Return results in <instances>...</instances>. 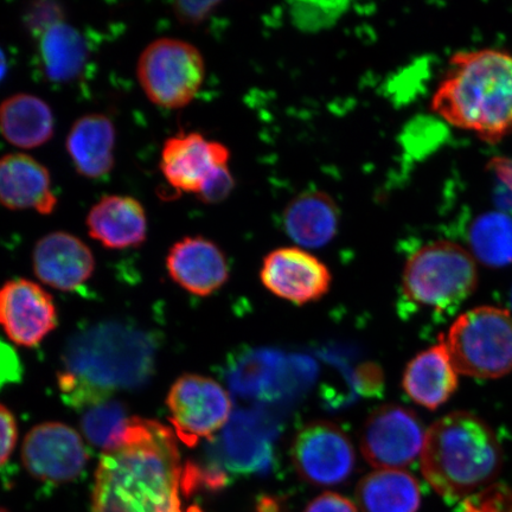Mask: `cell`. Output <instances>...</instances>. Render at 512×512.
Wrapping results in <instances>:
<instances>
[{
    "label": "cell",
    "mask_w": 512,
    "mask_h": 512,
    "mask_svg": "<svg viewBox=\"0 0 512 512\" xmlns=\"http://www.w3.org/2000/svg\"><path fill=\"white\" fill-rule=\"evenodd\" d=\"M182 480L174 433L132 416L124 444L100 460L92 512H182Z\"/></svg>",
    "instance_id": "cell-1"
},
{
    "label": "cell",
    "mask_w": 512,
    "mask_h": 512,
    "mask_svg": "<svg viewBox=\"0 0 512 512\" xmlns=\"http://www.w3.org/2000/svg\"><path fill=\"white\" fill-rule=\"evenodd\" d=\"M156 362L157 343L150 332L130 323H95L69 339L57 384L67 406L86 411L143 388Z\"/></svg>",
    "instance_id": "cell-2"
},
{
    "label": "cell",
    "mask_w": 512,
    "mask_h": 512,
    "mask_svg": "<svg viewBox=\"0 0 512 512\" xmlns=\"http://www.w3.org/2000/svg\"><path fill=\"white\" fill-rule=\"evenodd\" d=\"M431 108L446 123L495 144L512 133V53L459 51L450 60Z\"/></svg>",
    "instance_id": "cell-3"
},
{
    "label": "cell",
    "mask_w": 512,
    "mask_h": 512,
    "mask_svg": "<svg viewBox=\"0 0 512 512\" xmlns=\"http://www.w3.org/2000/svg\"><path fill=\"white\" fill-rule=\"evenodd\" d=\"M503 452L488 422L469 412L443 416L426 433L421 471L447 501H467L495 485Z\"/></svg>",
    "instance_id": "cell-4"
},
{
    "label": "cell",
    "mask_w": 512,
    "mask_h": 512,
    "mask_svg": "<svg viewBox=\"0 0 512 512\" xmlns=\"http://www.w3.org/2000/svg\"><path fill=\"white\" fill-rule=\"evenodd\" d=\"M477 261L469 249L452 241H434L408 259L402 294L416 309L451 313L477 290Z\"/></svg>",
    "instance_id": "cell-5"
},
{
    "label": "cell",
    "mask_w": 512,
    "mask_h": 512,
    "mask_svg": "<svg viewBox=\"0 0 512 512\" xmlns=\"http://www.w3.org/2000/svg\"><path fill=\"white\" fill-rule=\"evenodd\" d=\"M443 342L459 374L495 380L512 371V315L501 307L466 311Z\"/></svg>",
    "instance_id": "cell-6"
},
{
    "label": "cell",
    "mask_w": 512,
    "mask_h": 512,
    "mask_svg": "<svg viewBox=\"0 0 512 512\" xmlns=\"http://www.w3.org/2000/svg\"><path fill=\"white\" fill-rule=\"evenodd\" d=\"M230 151L197 132H182L165 140L160 171L177 191L200 197L203 202L226 198L234 189L229 169Z\"/></svg>",
    "instance_id": "cell-7"
},
{
    "label": "cell",
    "mask_w": 512,
    "mask_h": 512,
    "mask_svg": "<svg viewBox=\"0 0 512 512\" xmlns=\"http://www.w3.org/2000/svg\"><path fill=\"white\" fill-rule=\"evenodd\" d=\"M137 76L153 104L177 110L188 106L206 79V62L194 44L177 38H158L139 57Z\"/></svg>",
    "instance_id": "cell-8"
},
{
    "label": "cell",
    "mask_w": 512,
    "mask_h": 512,
    "mask_svg": "<svg viewBox=\"0 0 512 512\" xmlns=\"http://www.w3.org/2000/svg\"><path fill=\"white\" fill-rule=\"evenodd\" d=\"M166 405L177 437L191 447L219 432L232 412V401L221 384L195 374L183 375L172 384Z\"/></svg>",
    "instance_id": "cell-9"
},
{
    "label": "cell",
    "mask_w": 512,
    "mask_h": 512,
    "mask_svg": "<svg viewBox=\"0 0 512 512\" xmlns=\"http://www.w3.org/2000/svg\"><path fill=\"white\" fill-rule=\"evenodd\" d=\"M424 426L411 409L386 405L371 413L361 434L363 457L379 470L412 464L425 444Z\"/></svg>",
    "instance_id": "cell-10"
},
{
    "label": "cell",
    "mask_w": 512,
    "mask_h": 512,
    "mask_svg": "<svg viewBox=\"0 0 512 512\" xmlns=\"http://www.w3.org/2000/svg\"><path fill=\"white\" fill-rule=\"evenodd\" d=\"M292 459L307 483L331 486L344 483L354 471V446L341 428L328 421H315L297 434Z\"/></svg>",
    "instance_id": "cell-11"
},
{
    "label": "cell",
    "mask_w": 512,
    "mask_h": 512,
    "mask_svg": "<svg viewBox=\"0 0 512 512\" xmlns=\"http://www.w3.org/2000/svg\"><path fill=\"white\" fill-rule=\"evenodd\" d=\"M22 459L30 475L48 484H67L87 466L89 454L81 435L61 422H44L27 434Z\"/></svg>",
    "instance_id": "cell-12"
},
{
    "label": "cell",
    "mask_w": 512,
    "mask_h": 512,
    "mask_svg": "<svg viewBox=\"0 0 512 512\" xmlns=\"http://www.w3.org/2000/svg\"><path fill=\"white\" fill-rule=\"evenodd\" d=\"M0 326L15 344L36 347L57 326L53 297L34 281H8L0 288Z\"/></svg>",
    "instance_id": "cell-13"
},
{
    "label": "cell",
    "mask_w": 512,
    "mask_h": 512,
    "mask_svg": "<svg viewBox=\"0 0 512 512\" xmlns=\"http://www.w3.org/2000/svg\"><path fill=\"white\" fill-rule=\"evenodd\" d=\"M260 278L275 296L298 305L316 302L331 286L329 268L299 247L278 248L267 254Z\"/></svg>",
    "instance_id": "cell-14"
},
{
    "label": "cell",
    "mask_w": 512,
    "mask_h": 512,
    "mask_svg": "<svg viewBox=\"0 0 512 512\" xmlns=\"http://www.w3.org/2000/svg\"><path fill=\"white\" fill-rule=\"evenodd\" d=\"M36 277L63 292L87 283L95 270L94 255L78 236L54 232L38 240L32 252Z\"/></svg>",
    "instance_id": "cell-15"
},
{
    "label": "cell",
    "mask_w": 512,
    "mask_h": 512,
    "mask_svg": "<svg viewBox=\"0 0 512 512\" xmlns=\"http://www.w3.org/2000/svg\"><path fill=\"white\" fill-rule=\"evenodd\" d=\"M166 268L172 280L195 296L207 297L229 279L226 254L203 236H187L170 248Z\"/></svg>",
    "instance_id": "cell-16"
},
{
    "label": "cell",
    "mask_w": 512,
    "mask_h": 512,
    "mask_svg": "<svg viewBox=\"0 0 512 512\" xmlns=\"http://www.w3.org/2000/svg\"><path fill=\"white\" fill-rule=\"evenodd\" d=\"M0 204L10 210L53 213L57 197L46 166L25 153L0 158Z\"/></svg>",
    "instance_id": "cell-17"
},
{
    "label": "cell",
    "mask_w": 512,
    "mask_h": 512,
    "mask_svg": "<svg viewBox=\"0 0 512 512\" xmlns=\"http://www.w3.org/2000/svg\"><path fill=\"white\" fill-rule=\"evenodd\" d=\"M89 235L110 249L143 245L147 236V216L143 204L123 195L102 197L87 215Z\"/></svg>",
    "instance_id": "cell-18"
},
{
    "label": "cell",
    "mask_w": 512,
    "mask_h": 512,
    "mask_svg": "<svg viewBox=\"0 0 512 512\" xmlns=\"http://www.w3.org/2000/svg\"><path fill=\"white\" fill-rule=\"evenodd\" d=\"M459 375L441 339L439 344L420 352L408 363L403 374V389L416 405L434 411L456 393Z\"/></svg>",
    "instance_id": "cell-19"
},
{
    "label": "cell",
    "mask_w": 512,
    "mask_h": 512,
    "mask_svg": "<svg viewBox=\"0 0 512 512\" xmlns=\"http://www.w3.org/2000/svg\"><path fill=\"white\" fill-rule=\"evenodd\" d=\"M115 127L104 114H87L75 121L66 147L76 171L83 177H104L113 169Z\"/></svg>",
    "instance_id": "cell-20"
},
{
    "label": "cell",
    "mask_w": 512,
    "mask_h": 512,
    "mask_svg": "<svg viewBox=\"0 0 512 512\" xmlns=\"http://www.w3.org/2000/svg\"><path fill=\"white\" fill-rule=\"evenodd\" d=\"M339 226V209L322 190L305 191L287 204L284 228L298 246L319 248L335 238Z\"/></svg>",
    "instance_id": "cell-21"
},
{
    "label": "cell",
    "mask_w": 512,
    "mask_h": 512,
    "mask_svg": "<svg viewBox=\"0 0 512 512\" xmlns=\"http://www.w3.org/2000/svg\"><path fill=\"white\" fill-rule=\"evenodd\" d=\"M251 418H236L222 434L219 459L202 469L208 475L226 482L227 470L235 475H249L265 470L270 464L271 446L259 430L252 428Z\"/></svg>",
    "instance_id": "cell-22"
},
{
    "label": "cell",
    "mask_w": 512,
    "mask_h": 512,
    "mask_svg": "<svg viewBox=\"0 0 512 512\" xmlns=\"http://www.w3.org/2000/svg\"><path fill=\"white\" fill-rule=\"evenodd\" d=\"M54 113L46 101L32 94H15L0 104V132L19 149H36L54 136Z\"/></svg>",
    "instance_id": "cell-23"
},
{
    "label": "cell",
    "mask_w": 512,
    "mask_h": 512,
    "mask_svg": "<svg viewBox=\"0 0 512 512\" xmlns=\"http://www.w3.org/2000/svg\"><path fill=\"white\" fill-rule=\"evenodd\" d=\"M37 35L38 55L47 78L60 83L79 78L87 62L86 41L80 32L62 19Z\"/></svg>",
    "instance_id": "cell-24"
},
{
    "label": "cell",
    "mask_w": 512,
    "mask_h": 512,
    "mask_svg": "<svg viewBox=\"0 0 512 512\" xmlns=\"http://www.w3.org/2000/svg\"><path fill=\"white\" fill-rule=\"evenodd\" d=\"M357 501L362 512H416L421 494L411 473L377 470L358 484Z\"/></svg>",
    "instance_id": "cell-25"
},
{
    "label": "cell",
    "mask_w": 512,
    "mask_h": 512,
    "mask_svg": "<svg viewBox=\"0 0 512 512\" xmlns=\"http://www.w3.org/2000/svg\"><path fill=\"white\" fill-rule=\"evenodd\" d=\"M469 252L484 266L499 268L512 264V216L489 211L472 222L467 234Z\"/></svg>",
    "instance_id": "cell-26"
},
{
    "label": "cell",
    "mask_w": 512,
    "mask_h": 512,
    "mask_svg": "<svg viewBox=\"0 0 512 512\" xmlns=\"http://www.w3.org/2000/svg\"><path fill=\"white\" fill-rule=\"evenodd\" d=\"M131 419L124 403L112 399L86 409L81 430L93 446L112 452L124 444Z\"/></svg>",
    "instance_id": "cell-27"
},
{
    "label": "cell",
    "mask_w": 512,
    "mask_h": 512,
    "mask_svg": "<svg viewBox=\"0 0 512 512\" xmlns=\"http://www.w3.org/2000/svg\"><path fill=\"white\" fill-rule=\"evenodd\" d=\"M488 171L495 181L494 198L497 207L512 216V158H492Z\"/></svg>",
    "instance_id": "cell-28"
},
{
    "label": "cell",
    "mask_w": 512,
    "mask_h": 512,
    "mask_svg": "<svg viewBox=\"0 0 512 512\" xmlns=\"http://www.w3.org/2000/svg\"><path fill=\"white\" fill-rule=\"evenodd\" d=\"M463 512H512V490L505 485H492L467 499Z\"/></svg>",
    "instance_id": "cell-29"
},
{
    "label": "cell",
    "mask_w": 512,
    "mask_h": 512,
    "mask_svg": "<svg viewBox=\"0 0 512 512\" xmlns=\"http://www.w3.org/2000/svg\"><path fill=\"white\" fill-rule=\"evenodd\" d=\"M294 8L296 10L293 9V17L304 29H313L322 25L324 27L342 12L341 3L296 4Z\"/></svg>",
    "instance_id": "cell-30"
},
{
    "label": "cell",
    "mask_w": 512,
    "mask_h": 512,
    "mask_svg": "<svg viewBox=\"0 0 512 512\" xmlns=\"http://www.w3.org/2000/svg\"><path fill=\"white\" fill-rule=\"evenodd\" d=\"M18 439L17 422L14 414L0 403V466L8 462Z\"/></svg>",
    "instance_id": "cell-31"
},
{
    "label": "cell",
    "mask_w": 512,
    "mask_h": 512,
    "mask_svg": "<svg viewBox=\"0 0 512 512\" xmlns=\"http://www.w3.org/2000/svg\"><path fill=\"white\" fill-rule=\"evenodd\" d=\"M219 5V2H177L174 12L179 22L197 25L206 21Z\"/></svg>",
    "instance_id": "cell-32"
},
{
    "label": "cell",
    "mask_w": 512,
    "mask_h": 512,
    "mask_svg": "<svg viewBox=\"0 0 512 512\" xmlns=\"http://www.w3.org/2000/svg\"><path fill=\"white\" fill-rule=\"evenodd\" d=\"M63 15L59 5L53 3H38L29 10L28 24L35 35L50 24L62 21Z\"/></svg>",
    "instance_id": "cell-33"
},
{
    "label": "cell",
    "mask_w": 512,
    "mask_h": 512,
    "mask_svg": "<svg viewBox=\"0 0 512 512\" xmlns=\"http://www.w3.org/2000/svg\"><path fill=\"white\" fill-rule=\"evenodd\" d=\"M22 376V366L19 358L9 344L0 341V389L19 381Z\"/></svg>",
    "instance_id": "cell-34"
},
{
    "label": "cell",
    "mask_w": 512,
    "mask_h": 512,
    "mask_svg": "<svg viewBox=\"0 0 512 512\" xmlns=\"http://www.w3.org/2000/svg\"><path fill=\"white\" fill-rule=\"evenodd\" d=\"M305 512H357V509L348 498L328 492L313 499Z\"/></svg>",
    "instance_id": "cell-35"
},
{
    "label": "cell",
    "mask_w": 512,
    "mask_h": 512,
    "mask_svg": "<svg viewBox=\"0 0 512 512\" xmlns=\"http://www.w3.org/2000/svg\"><path fill=\"white\" fill-rule=\"evenodd\" d=\"M8 73V60L2 48H0V82H2Z\"/></svg>",
    "instance_id": "cell-36"
},
{
    "label": "cell",
    "mask_w": 512,
    "mask_h": 512,
    "mask_svg": "<svg viewBox=\"0 0 512 512\" xmlns=\"http://www.w3.org/2000/svg\"><path fill=\"white\" fill-rule=\"evenodd\" d=\"M0 512H9L8 510H5L3 508H0Z\"/></svg>",
    "instance_id": "cell-37"
},
{
    "label": "cell",
    "mask_w": 512,
    "mask_h": 512,
    "mask_svg": "<svg viewBox=\"0 0 512 512\" xmlns=\"http://www.w3.org/2000/svg\"><path fill=\"white\" fill-rule=\"evenodd\" d=\"M511 306H512V291H511Z\"/></svg>",
    "instance_id": "cell-38"
}]
</instances>
